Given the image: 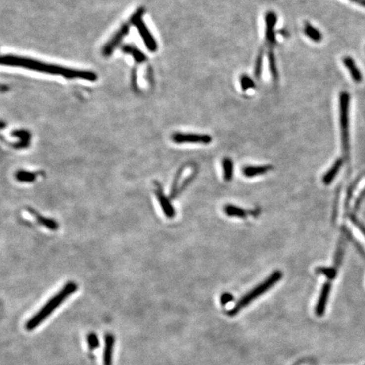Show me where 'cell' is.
Returning <instances> with one entry per match:
<instances>
[{"label":"cell","instance_id":"2","mask_svg":"<svg viewBox=\"0 0 365 365\" xmlns=\"http://www.w3.org/2000/svg\"><path fill=\"white\" fill-rule=\"evenodd\" d=\"M78 286L74 281L67 282L64 287L58 292L55 296H53L49 301L46 302L43 308L38 310V313L32 316V318L26 322V329L27 330H32L38 327V325L43 323L51 314L60 306L65 299H68L73 293H76Z\"/></svg>","mask_w":365,"mask_h":365},{"label":"cell","instance_id":"23","mask_svg":"<svg viewBox=\"0 0 365 365\" xmlns=\"http://www.w3.org/2000/svg\"><path fill=\"white\" fill-rule=\"evenodd\" d=\"M87 342L88 348H90V350H95L98 348L100 345L99 342L98 336H96L95 333H90L87 335Z\"/></svg>","mask_w":365,"mask_h":365},{"label":"cell","instance_id":"31","mask_svg":"<svg viewBox=\"0 0 365 365\" xmlns=\"http://www.w3.org/2000/svg\"><path fill=\"white\" fill-rule=\"evenodd\" d=\"M353 1H354V2H356L357 0H353Z\"/></svg>","mask_w":365,"mask_h":365},{"label":"cell","instance_id":"9","mask_svg":"<svg viewBox=\"0 0 365 365\" xmlns=\"http://www.w3.org/2000/svg\"><path fill=\"white\" fill-rule=\"evenodd\" d=\"M276 15L273 11L267 12L266 15V39H267V44H269L270 46H273L275 44V32H274V27L276 24Z\"/></svg>","mask_w":365,"mask_h":365},{"label":"cell","instance_id":"16","mask_svg":"<svg viewBox=\"0 0 365 365\" xmlns=\"http://www.w3.org/2000/svg\"><path fill=\"white\" fill-rule=\"evenodd\" d=\"M342 162H343V160L341 159V158L336 160L333 166L329 169V171L324 174V178H323V182H324V184L328 185V184H330V182L333 181L334 179L336 177V174L339 172L340 168L342 166Z\"/></svg>","mask_w":365,"mask_h":365},{"label":"cell","instance_id":"19","mask_svg":"<svg viewBox=\"0 0 365 365\" xmlns=\"http://www.w3.org/2000/svg\"><path fill=\"white\" fill-rule=\"evenodd\" d=\"M224 212L229 217L240 218H245L247 217V212L238 206H232V205L225 206Z\"/></svg>","mask_w":365,"mask_h":365},{"label":"cell","instance_id":"11","mask_svg":"<svg viewBox=\"0 0 365 365\" xmlns=\"http://www.w3.org/2000/svg\"><path fill=\"white\" fill-rule=\"evenodd\" d=\"M115 338L113 334L108 333L105 336V347L103 352V365H112L113 346Z\"/></svg>","mask_w":365,"mask_h":365},{"label":"cell","instance_id":"1","mask_svg":"<svg viewBox=\"0 0 365 365\" xmlns=\"http://www.w3.org/2000/svg\"><path fill=\"white\" fill-rule=\"evenodd\" d=\"M1 64L6 66L20 67L37 72L62 76L66 79H82L90 81H96L97 80L96 73L90 70H75L57 64H46L22 56L5 54L1 58Z\"/></svg>","mask_w":365,"mask_h":365},{"label":"cell","instance_id":"13","mask_svg":"<svg viewBox=\"0 0 365 365\" xmlns=\"http://www.w3.org/2000/svg\"><path fill=\"white\" fill-rule=\"evenodd\" d=\"M29 212L33 216V218H35L38 224L50 230H57L58 228V224L56 221L52 220L51 218H44V216L38 214V212L33 211L32 209H29Z\"/></svg>","mask_w":365,"mask_h":365},{"label":"cell","instance_id":"3","mask_svg":"<svg viewBox=\"0 0 365 365\" xmlns=\"http://www.w3.org/2000/svg\"><path fill=\"white\" fill-rule=\"evenodd\" d=\"M281 277H282V273L280 271L274 272L266 281L261 282L251 292H249V293H247L246 295L240 299V301L235 305L234 308H232V310H228L227 312V315L229 316H234L235 315H237L242 309L248 306L251 302L254 301L255 299H257L264 293H267V290L273 287L277 281L281 280Z\"/></svg>","mask_w":365,"mask_h":365},{"label":"cell","instance_id":"18","mask_svg":"<svg viewBox=\"0 0 365 365\" xmlns=\"http://www.w3.org/2000/svg\"><path fill=\"white\" fill-rule=\"evenodd\" d=\"M123 51L128 54H131L139 63H142L146 59L145 54L139 48H137V46H134L132 45H125L123 46Z\"/></svg>","mask_w":365,"mask_h":365},{"label":"cell","instance_id":"14","mask_svg":"<svg viewBox=\"0 0 365 365\" xmlns=\"http://www.w3.org/2000/svg\"><path fill=\"white\" fill-rule=\"evenodd\" d=\"M273 167L270 165L264 166H248L243 168V173L246 177L253 178L266 174L267 172L272 170Z\"/></svg>","mask_w":365,"mask_h":365},{"label":"cell","instance_id":"25","mask_svg":"<svg viewBox=\"0 0 365 365\" xmlns=\"http://www.w3.org/2000/svg\"><path fill=\"white\" fill-rule=\"evenodd\" d=\"M316 272L325 275L330 280L335 278L336 275V269L335 268H330V267H318L316 269Z\"/></svg>","mask_w":365,"mask_h":365},{"label":"cell","instance_id":"27","mask_svg":"<svg viewBox=\"0 0 365 365\" xmlns=\"http://www.w3.org/2000/svg\"><path fill=\"white\" fill-rule=\"evenodd\" d=\"M350 219L354 223V225L359 228V230H360V232H362L363 235L365 236V227L363 224H361L360 221H358V219L354 217V215L350 216Z\"/></svg>","mask_w":365,"mask_h":365},{"label":"cell","instance_id":"6","mask_svg":"<svg viewBox=\"0 0 365 365\" xmlns=\"http://www.w3.org/2000/svg\"><path fill=\"white\" fill-rule=\"evenodd\" d=\"M173 141L177 144H202L208 145L212 141V138L209 135L202 134L182 133L176 132L172 136Z\"/></svg>","mask_w":365,"mask_h":365},{"label":"cell","instance_id":"5","mask_svg":"<svg viewBox=\"0 0 365 365\" xmlns=\"http://www.w3.org/2000/svg\"><path fill=\"white\" fill-rule=\"evenodd\" d=\"M144 13H145V9L139 8L137 11L134 13L130 20H131V24L137 27L147 49L151 52H156L157 50V41L154 38L151 31L149 30L145 22L143 21Z\"/></svg>","mask_w":365,"mask_h":365},{"label":"cell","instance_id":"15","mask_svg":"<svg viewBox=\"0 0 365 365\" xmlns=\"http://www.w3.org/2000/svg\"><path fill=\"white\" fill-rule=\"evenodd\" d=\"M13 136L17 137L19 139L17 144L15 145V147L22 149L30 145L31 134L29 133V131H25V130H18L13 132Z\"/></svg>","mask_w":365,"mask_h":365},{"label":"cell","instance_id":"29","mask_svg":"<svg viewBox=\"0 0 365 365\" xmlns=\"http://www.w3.org/2000/svg\"><path fill=\"white\" fill-rule=\"evenodd\" d=\"M342 255H343V249H342V246L340 245L339 248L337 249L336 258H335V263H336V266H337V265H339L340 262L342 261Z\"/></svg>","mask_w":365,"mask_h":365},{"label":"cell","instance_id":"24","mask_svg":"<svg viewBox=\"0 0 365 365\" xmlns=\"http://www.w3.org/2000/svg\"><path fill=\"white\" fill-rule=\"evenodd\" d=\"M240 85L241 87H242V90L244 91L249 90V89H251V88H254L255 87L254 81L249 76H246V75H243V76H241Z\"/></svg>","mask_w":365,"mask_h":365},{"label":"cell","instance_id":"10","mask_svg":"<svg viewBox=\"0 0 365 365\" xmlns=\"http://www.w3.org/2000/svg\"><path fill=\"white\" fill-rule=\"evenodd\" d=\"M330 289H331V284L329 281L325 282L323 287H322L321 293L319 295L318 303L316 304V316H322L324 315L328 299H329V295H330Z\"/></svg>","mask_w":365,"mask_h":365},{"label":"cell","instance_id":"17","mask_svg":"<svg viewBox=\"0 0 365 365\" xmlns=\"http://www.w3.org/2000/svg\"><path fill=\"white\" fill-rule=\"evenodd\" d=\"M304 32L308 38H310L311 40H313L316 43H319L323 38L321 32H319V30L316 29V27H314L309 22H306L304 25Z\"/></svg>","mask_w":365,"mask_h":365},{"label":"cell","instance_id":"30","mask_svg":"<svg viewBox=\"0 0 365 365\" xmlns=\"http://www.w3.org/2000/svg\"><path fill=\"white\" fill-rule=\"evenodd\" d=\"M356 2L363 7H365V0H357Z\"/></svg>","mask_w":365,"mask_h":365},{"label":"cell","instance_id":"26","mask_svg":"<svg viewBox=\"0 0 365 365\" xmlns=\"http://www.w3.org/2000/svg\"><path fill=\"white\" fill-rule=\"evenodd\" d=\"M262 60H263V51L261 50L258 55H257L256 61H255V75L257 78L261 77V70H262Z\"/></svg>","mask_w":365,"mask_h":365},{"label":"cell","instance_id":"28","mask_svg":"<svg viewBox=\"0 0 365 365\" xmlns=\"http://www.w3.org/2000/svg\"><path fill=\"white\" fill-rule=\"evenodd\" d=\"M232 300H233V296L232 294H230V293H224L221 297V303H222V304H228V303L232 301Z\"/></svg>","mask_w":365,"mask_h":365},{"label":"cell","instance_id":"21","mask_svg":"<svg viewBox=\"0 0 365 365\" xmlns=\"http://www.w3.org/2000/svg\"><path fill=\"white\" fill-rule=\"evenodd\" d=\"M37 177H38V174L32 173V172L23 171V170L18 171L15 174L16 180L21 182H33L35 181Z\"/></svg>","mask_w":365,"mask_h":365},{"label":"cell","instance_id":"20","mask_svg":"<svg viewBox=\"0 0 365 365\" xmlns=\"http://www.w3.org/2000/svg\"><path fill=\"white\" fill-rule=\"evenodd\" d=\"M223 177L226 181L232 180L233 175V163L229 158H224L223 160Z\"/></svg>","mask_w":365,"mask_h":365},{"label":"cell","instance_id":"12","mask_svg":"<svg viewBox=\"0 0 365 365\" xmlns=\"http://www.w3.org/2000/svg\"><path fill=\"white\" fill-rule=\"evenodd\" d=\"M343 64L345 66L347 67L348 71L350 72L352 78L354 79V81L357 83H360L363 80L362 73L360 71V69L358 68L354 59L351 57H346L343 58Z\"/></svg>","mask_w":365,"mask_h":365},{"label":"cell","instance_id":"4","mask_svg":"<svg viewBox=\"0 0 365 365\" xmlns=\"http://www.w3.org/2000/svg\"><path fill=\"white\" fill-rule=\"evenodd\" d=\"M349 102L350 96L348 92L343 91L340 94V126L342 134V150L345 157H348L349 153Z\"/></svg>","mask_w":365,"mask_h":365},{"label":"cell","instance_id":"22","mask_svg":"<svg viewBox=\"0 0 365 365\" xmlns=\"http://www.w3.org/2000/svg\"><path fill=\"white\" fill-rule=\"evenodd\" d=\"M268 61H269L270 71H271L272 76H273L274 81H276V80H278V71H277V68H276L275 56L273 54L272 50H269V52H268Z\"/></svg>","mask_w":365,"mask_h":365},{"label":"cell","instance_id":"8","mask_svg":"<svg viewBox=\"0 0 365 365\" xmlns=\"http://www.w3.org/2000/svg\"><path fill=\"white\" fill-rule=\"evenodd\" d=\"M157 187L155 188V193L157 194V200L159 201L160 206L162 207V212L168 218H173L175 216V211L170 200L166 196L164 192L162 191V187L159 183H155Z\"/></svg>","mask_w":365,"mask_h":365},{"label":"cell","instance_id":"7","mask_svg":"<svg viewBox=\"0 0 365 365\" xmlns=\"http://www.w3.org/2000/svg\"><path fill=\"white\" fill-rule=\"evenodd\" d=\"M131 26H132V24H131V20H129L126 23L123 24L120 26V28L117 31L116 33L111 38L110 40L108 41L107 44H105V46H103V48H102V54L103 55L108 57L113 53L117 46L127 36L128 33L130 32V29H131Z\"/></svg>","mask_w":365,"mask_h":365}]
</instances>
